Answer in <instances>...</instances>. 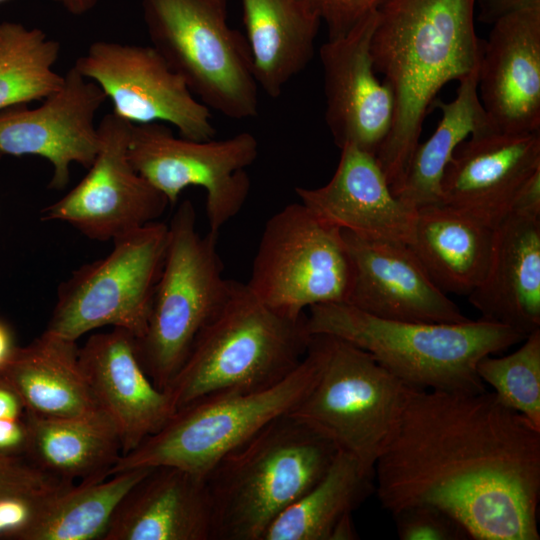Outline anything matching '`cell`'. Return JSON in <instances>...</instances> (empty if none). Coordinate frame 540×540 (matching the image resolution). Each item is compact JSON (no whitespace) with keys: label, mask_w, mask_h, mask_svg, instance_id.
<instances>
[{"label":"cell","mask_w":540,"mask_h":540,"mask_svg":"<svg viewBox=\"0 0 540 540\" xmlns=\"http://www.w3.org/2000/svg\"><path fill=\"white\" fill-rule=\"evenodd\" d=\"M374 482L391 514L430 505L470 539H540V429L494 392L412 387Z\"/></svg>","instance_id":"obj_1"},{"label":"cell","mask_w":540,"mask_h":540,"mask_svg":"<svg viewBox=\"0 0 540 540\" xmlns=\"http://www.w3.org/2000/svg\"><path fill=\"white\" fill-rule=\"evenodd\" d=\"M477 0H384L370 52L376 73L395 97V117L376 154L393 193L419 143L441 88L480 65L484 41L475 32Z\"/></svg>","instance_id":"obj_2"},{"label":"cell","mask_w":540,"mask_h":540,"mask_svg":"<svg viewBox=\"0 0 540 540\" xmlns=\"http://www.w3.org/2000/svg\"><path fill=\"white\" fill-rule=\"evenodd\" d=\"M306 326L311 335L334 336L368 352L409 386L471 393L486 390L476 371L480 359L527 337L482 318L462 323L388 320L347 303L310 307Z\"/></svg>","instance_id":"obj_3"},{"label":"cell","mask_w":540,"mask_h":540,"mask_svg":"<svg viewBox=\"0 0 540 540\" xmlns=\"http://www.w3.org/2000/svg\"><path fill=\"white\" fill-rule=\"evenodd\" d=\"M337 451L289 413L270 421L206 476L215 540H262L272 522L323 477Z\"/></svg>","instance_id":"obj_4"},{"label":"cell","mask_w":540,"mask_h":540,"mask_svg":"<svg viewBox=\"0 0 540 540\" xmlns=\"http://www.w3.org/2000/svg\"><path fill=\"white\" fill-rule=\"evenodd\" d=\"M311 339L306 315H281L246 283L234 280L227 300L198 334L165 391L177 410L210 394L269 387L301 363Z\"/></svg>","instance_id":"obj_5"},{"label":"cell","mask_w":540,"mask_h":540,"mask_svg":"<svg viewBox=\"0 0 540 540\" xmlns=\"http://www.w3.org/2000/svg\"><path fill=\"white\" fill-rule=\"evenodd\" d=\"M327 346V335H312L301 363L278 383L222 391L178 408L159 431L122 455L111 475L167 465L206 477L225 455L301 402L321 373Z\"/></svg>","instance_id":"obj_6"},{"label":"cell","mask_w":540,"mask_h":540,"mask_svg":"<svg viewBox=\"0 0 540 540\" xmlns=\"http://www.w3.org/2000/svg\"><path fill=\"white\" fill-rule=\"evenodd\" d=\"M217 238L216 232L197 231L195 208L190 200L182 201L168 224L165 260L145 331L135 338L138 359L160 390H166L231 292L234 280L223 275Z\"/></svg>","instance_id":"obj_7"},{"label":"cell","mask_w":540,"mask_h":540,"mask_svg":"<svg viewBox=\"0 0 540 540\" xmlns=\"http://www.w3.org/2000/svg\"><path fill=\"white\" fill-rule=\"evenodd\" d=\"M149 39L198 100L223 116L258 113L245 36L227 22L226 0H141Z\"/></svg>","instance_id":"obj_8"},{"label":"cell","mask_w":540,"mask_h":540,"mask_svg":"<svg viewBox=\"0 0 540 540\" xmlns=\"http://www.w3.org/2000/svg\"><path fill=\"white\" fill-rule=\"evenodd\" d=\"M327 336L321 373L289 414L374 471L397 429L412 386L368 352Z\"/></svg>","instance_id":"obj_9"},{"label":"cell","mask_w":540,"mask_h":540,"mask_svg":"<svg viewBox=\"0 0 540 540\" xmlns=\"http://www.w3.org/2000/svg\"><path fill=\"white\" fill-rule=\"evenodd\" d=\"M352 282L342 231L297 202L267 220L246 285L270 309L298 319L314 305L346 303Z\"/></svg>","instance_id":"obj_10"},{"label":"cell","mask_w":540,"mask_h":540,"mask_svg":"<svg viewBox=\"0 0 540 540\" xmlns=\"http://www.w3.org/2000/svg\"><path fill=\"white\" fill-rule=\"evenodd\" d=\"M168 243V224L155 221L113 240L104 258L74 270L57 290L46 331L77 341L97 328L145 331Z\"/></svg>","instance_id":"obj_11"},{"label":"cell","mask_w":540,"mask_h":540,"mask_svg":"<svg viewBox=\"0 0 540 540\" xmlns=\"http://www.w3.org/2000/svg\"><path fill=\"white\" fill-rule=\"evenodd\" d=\"M127 153L133 168L169 205L187 187H201L209 231L218 233L247 200L246 168L258 156V142L249 132L223 140L177 138L164 123L152 122L131 125Z\"/></svg>","instance_id":"obj_12"},{"label":"cell","mask_w":540,"mask_h":540,"mask_svg":"<svg viewBox=\"0 0 540 540\" xmlns=\"http://www.w3.org/2000/svg\"><path fill=\"white\" fill-rule=\"evenodd\" d=\"M74 66L102 89L112 113L132 124H171L180 137L197 141L216 134L210 109L153 46L95 41Z\"/></svg>","instance_id":"obj_13"},{"label":"cell","mask_w":540,"mask_h":540,"mask_svg":"<svg viewBox=\"0 0 540 540\" xmlns=\"http://www.w3.org/2000/svg\"><path fill=\"white\" fill-rule=\"evenodd\" d=\"M131 125L114 113L104 115L97 126L99 150L88 173L64 197L43 208V221L66 222L89 239L113 241L161 217L167 198L128 158Z\"/></svg>","instance_id":"obj_14"},{"label":"cell","mask_w":540,"mask_h":540,"mask_svg":"<svg viewBox=\"0 0 540 540\" xmlns=\"http://www.w3.org/2000/svg\"><path fill=\"white\" fill-rule=\"evenodd\" d=\"M62 86L34 109L0 111V157L35 155L53 167L49 188L64 189L73 163L89 169L99 150L95 116L106 95L72 66Z\"/></svg>","instance_id":"obj_15"},{"label":"cell","mask_w":540,"mask_h":540,"mask_svg":"<svg viewBox=\"0 0 540 540\" xmlns=\"http://www.w3.org/2000/svg\"><path fill=\"white\" fill-rule=\"evenodd\" d=\"M376 12L320 48L325 121L338 148L350 144L376 156L395 117V97L380 81L370 52Z\"/></svg>","instance_id":"obj_16"},{"label":"cell","mask_w":540,"mask_h":540,"mask_svg":"<svg viewBox=\"0 0 540 540\" xmlns=\"http://www.w3.org/2000/svg\"><path fill=\"white\" fill-rule=\"evenodd\" d=\"M341 231L353 265L347 304L388 320L426 323L470 320L436 286L408 244L366 239Z\"/></svg>","instance_id":"obj_17"},{"label":"cell","mask_w":540,"mask_h":540,"mask_svg":"<svg viewBox=\"0 0 540 540\" xmlns=\"http://www.w3.org/2000/svg\"><path fill=\"white\" fill-rule=\"evenodd\" d=\"M538 168L540 132L472 135L444 171L440 204L496 228L508 215L516 190Z\"/></svg>","instance_id":"obj_18"},{"label":"cell","mask_w":540,"mask_h":540,"mask_svg":"<svg viewBox=\"0 0 540 540\" xmlns=\"http://www.w3.org/2000/svg\"><path fill=\"white\" fill-rule=\"evenodd\" d=\"M79 361L99 407L116 428L122 455L159 431L176 411L169 394L144 371L128 331L114 327L91 335L79 347Z\"/></svg>","instance_id":"obj_19"},{"label":"cell","mask_w":540,"mask_h":540,"mask_svg":"<svg viewBox=\"0 0 540 540\" xmlns=\"http://www.w3.org/2000/svg\"><path fill=\"white\" fill-rule=\"evenodd\" d=\"M478 94L496 130L540 132V9L492 24L483 44Z\"/></svg>","instance_id":"obj_20"},{"label":"cell","mask_w":540,"mask_h":540,"mask_svg":"<svg viewBox=\"0 0 540 540\" xmlns=\"http://www.w3.org/2000/svg\"><path fill=\"white\" fill-rule=\"evenodd\" d=\"M328 183L296 187L310 212L323 222L366 239L410 244L417 210L394 195L375 155L344 145Z\"/></svg>","instance_id":"obj_21"},{"label":"cell","mask_w":540,"mask_h":540,"mask_svg":"<svg viewBox=\"0 0 540 540\" xmlns=\"http://www.w3.org/2000/svg\"><path fill=\"white\" fill-rule=\"evenodd\" d=\"M102 540H215L206 477L151 467L124 495Z\"/></svg>","instance_id":"obj_22"},{"label":"cell","mask_w":540,"mask_h":540,"mask_svg":"<svg viewBox=\"0 0 540 540\" xmlns=\"http://www.w3.org/2000/svg\"><path fill=\"white\" fill-rule=\"evenodd\" d=\"M468 300L484 320L525 336L540 329V219L508 214L500 222L489 271Z\"/></svg>","instance_id":"obj_23"},{"label":"cell","mask_w":540,"mask_h":540,"mask_svg":"<svg viewBox=\"0 0 540 540\" xmlns=\"http://www.w3.org/2000/svg\"><path fill=\"white\" fill-rule=\"evenodd\" d=\"M0 373L28 413L45 418L106 416L81 367L77 341L45 330L28 345L15 346Z\"/></svg>","instance_id":"obj_24"},{"label":"cell","mask_w":540,"mask_h":540,"mask_svg":"<svg viewBox=\"0 0 540 540\" xmlns=\"http://www.w3.org/2000/svg\"><path fill=\"white\" fill-rule=\"evenodd\" d=\"M496 228L443 204L417 210L409 244L443 292L469 295L485 279Z\"/></svg>","instance_id":"obj_25"},{"label":"cell","mask_w":540,"mask_h":540,"mask_svg":"<svg viewBox=\"0 0 540 540\" xmlns=\"http://www.w3.org/2000/svg\"><path fill=\"white\" fill-rule=\"evenodd\" d=\"M255 80L269 97L311 61L322 22L306 0H241Z\"/></svg>","instance_id":"obj_26"},{"label":"cell","mask_w":540,"mask_h":540,"mask_svg":"<svg viewBox=\"0 0 540 540\" xmlns=\"http://www.w3.org/2000/svg\"><path fill=\"white\" fill-rule=\"evenodd\" d=\"M25 457L43 472L67 482L107 479L122 455L120 438L107 416L45 418L25 412Z\"/></svg>","instance_id":"obj_27"},{"label":"cell","mask_w":540,"mask_h":540,"mask_svg":"<svg viewBox=\"0 0 540 540\" xmlns=\"http://www.w3.org/2000/svg\"><path fill=\"white\" fill-rule=\"evenodd\" d=\"M479 67L459 81L456 97L450 102L435 100L432 108L441 111V119L432 135L418 143L394 192L402 202L418 210L439 204L441 180L457 147L468 136L496 130L485 112L478 94Z\"/></svg>","instance_id":"obj_28"},{"label":"cell","mask_w":540,"mask_h":540,"mask_svg":"<svg viewBox=\"0 0 540 540\" xmlns=\"http://www.w3.org/2000/svg\"><path fill=\"white\" fill-rule=\"evenodd\" d=\"M374 490V471L337 451L323 477L272 522L262 540H332L337 524Z\"/></svg>","instance_id":"obj_29"},{"label":"cell","mask_w":540,"mask_h":540,"mask_svg":"<svg viewBox=\"0 0 540 540\" xmlns=\"http://www.w3.org/2000/svg\"><path fill=\"white\" fill-rule=\"evenodd\" d=\"M150 468L63 485L49 495L26 540H102L118 504Z\"/></svg>","instance_id":"obj_30"},{"label":"cell","mask_w":540,"mask_h":540,"mask_svg":"<svg viewBox=\"0 0 540 540\" xmlns=\"http://www.w3.org/2000/svg\"><path fill=\"white\" fill-rule=\"evenodd\" d=\"M60 48L39 28L0 23V111L43 100L62 86L63 75L53 70Z\"/></svg>","instance_id":"obj_31"},{"label":"cell","mask_w":540,"mask_h":540,"mask_svg":"<svg viewBox=\"0 0 540 540\" xmlns=\"http://www.w3.org/2000/svg\"><path fill=\"white\" fill-rule=\"evenodd\" d=\"M523 344L502 357L484 356L476 371L483 383L494 389L498 400L520 413L540 429V329Z\"/></svg>","instance_id":"obj_32"},{"label":"cell","mask_w":540,"mask_h":540,"mask_svg":"<svg viewBox=\"0 0 540 540\" xmlns=\"http://www.w3.org/2000/svg\"><path fill=\"white\" fill-rule=\"evenodd\" d=\"M392 516L401 540L470 539L466 529L456 519L434 506H409Z\"/></svg>","instance_id":"obj_33"},{"label":"cell","mask_w":540,"mask_h":540,"mask_svg":"<svg viewBox=\"0 0 540 540\" xmlns=\"http://www.w3.org/2000/svg\"><path fill=\"white\" fill-rule=\"evenodd\" d=\"M67 481L55 478L23 456H0V497L38 495L59 488Z\"/></svg>","instance_id":"obj_34"},{"label":"cell","mask_w":540,"mask_h":540,"mask_svg":"<svg viewBox=\"0 0 540 540\" xmlns=\"http://www.w3.org/2000/svg\"><path fill=\"white\" fill-rule=\"evenodd\" d=\"M57 489L38 495L0 497V540H26L47 498Z\"/></svg>","instance_id":"obj_35"},{"label":"cell","mask_w":540,"mask_h":540,"mask_svg":"<svg viewBox=\"0 0 540 540\" xmlns=\"http://www.w3.org/2000/svg\"><path fill=\"white\" fill-rule=\"evenodd\" d=\"M327 26L328 38L347 33L377 11L384 0H306Z\"/></svg>","instance_id":"obj_36"},{"label":"cell","mask_w":540,"mask_h":540,"mask_svg":"<svg viewBox=\"0 0 540 540\" xmlns=\"http://www.w3.org/2000/svg\"><path fill=\"white\" fill-rule=\"evenodd\" d=\"M508 214L540 219V168L536 169L516 190Z\"/></svg>","instance_id":"obj_37"},{"label":"cell","mask_w":540,"mask_h":540,"mask_svg":"<svg viewBox=\"0 0 540 540\" xmlns=\"http://www.w3.org/2000/svg\"><path fill=\"white\" fill-rule=\"evenodd\" d=\"M28 436L24 416L19 419H0V456L25 457Z\"/></svg>","instance_id":"obj_38"},{"label":"cell","mask_w":540,"mask_h":540,"mask_svg":"<svg viewBox=\"0 0 540 540\" xmlns=\"http://www.w3.org/2000/svg\"><path fill=\"white\" fill-rule=\"evenodd\" d=\"M478 20L493 24L500 18L532 9H540V0H479Z\"/></svg>","instance_id":"obj_39"},{"label":"cell","mask_w":540,"mask_h":540,"mask_svg":"<svg viewBox=\"0 0 540 540\" xmlns=\"http://www.w3.org/2000/svg\"><path fill=\"white\" fill-rule=\"evenodd\" d=\"M25 412L19 394L0 373V419H19Z\"/></svg>","instance_id":"obj_40"},{"label":"cell","mask_w":540,"mask_h":540,"mask_svg":"<svg viewBox=\"0 0 540 540\" xmlns=\"http://www.w3.org/2000/svg\"><path fill=\"white\" fill-rule=\"evenodd\" d=\"M15 345L8 327L0 321V367L6 362Z\"/></svg>","instance_id":"obj_41"},{"label":"cell","mask_w":540,"mask_h":540,"mask_svg":"<svg viewBox=\"0 0 540 540\" xmlns=\"http://www.w3.org/2000/svg\"><path fill=\"white\" fill-rule=\"evenodd\" d=\"M98 0H63L62 5L74 15H83L92 10Z\"/></svg>","instance_id":"obj_42"},{"label":"cell","mask_w":540,"mask_h":540,"mask_svg":"<svg viewBox=\"0 0 540 540\" xmlns=\"http://www.w3.org/2000/svg\"><path fill=\"white\" fill-rule=\"evenodd\" d=\"M2 1H4V0H0V2H2ZM53 1L58 2L60 4H62V2H63V0H53Z\"/></svg>","instance_id":"obj_43"}]
</instances>
